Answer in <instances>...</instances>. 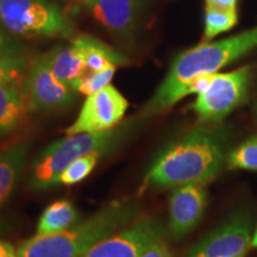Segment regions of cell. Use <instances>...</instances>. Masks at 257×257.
<instances>
[{
    "label": "cell",
    "instance_id": "19",
    "mask_svg": "<svg viewBox=\"0 0 257 257\" xmlns=\"http://www.w3.org/2000/svg\"><path fill=\"white\" fill-rule=\"evenodd\" d=\"M236 11H221V10L206 8L205 32L202 41L207 42L221 32L229 31L236 24Z\"/></svg>",
    "mask_w": 257,
    "mask_h": 257
},
{
    "label": "cell",
    "instance_id": "4",
    "mask_svg": "<svg viewBox=\"0 0 257 257\" xmlns=\"http://www.w3.org/2000/svg\"><path fill=\"white\" fill-rule=\"evenodd\" d=\"M121 130L111 128L99 134H76L48 146L35 160L28 185L32 191H43L57 185L67 167L91 153L106 154L119 142Z\"/></svg>",
    "mask_w": 257,
    "mask_h": 257
},
{
    "label": "cell",
    "instance_id": "18",
    "mask_svg": "<svg viewBox=\"0 0 257 257\" xmlns=\"http://www.w3.org/2000/svg\"><path fill=\"white\" fill-rule=\"evenodd\" d=\"M102 154L95 152L91 153L88 155L81 157V159L76 160L72 165L67 167L66 170L59 176L57 179V185H75L78 182L82 181L91 174L92 170L94 169L98 160L100 159Z\"/></svg>",
    "mask_w": 257,
    "mask_h": 257
},
{
    "label": "cell",
    "instance_id": "2",
    "mask_svg": "<svg viewBox=\"0 0 257 257\" xmlns=\"http://www.w3.org/2000/svg\"><path fill=\"white\" fill-rule=\"evenodd\" d=\"M257 46V28L216 43L201 44L176 57L170 70L143 111L153 117L168 110L186 96V87L193 79L214 74L225 64L237 60Z\"/></svg>",
    "mask_w": 257,
    "mask_h": 257
},
{
    "label": "cell",
    "instance_id": "3",
    "mask_svg": "<svg viewBox=\"0 0 257 257\" xmlns=\"http://www.w3.org/2000/svg\"><path fill=\"white\" fill-rule=\"evenodd\" d=\"M137 208L130 200L113 201L73 229L53 234H37L25 240L18 257H82L93 246L133 224Z\"/></svg>",
    "mask_w": 257,
    "mask_h": 257
},
{
    "label": "cell",
    "instance_id": "21",
    "mask_svg": "<svg viewBox=\"0 0 257 257\" xmlns=\"http://www.w3.org/2000/svg\"><path fill=\"white\" fill-rule=\"evenodd\" d=\"M117 67H112L106 70L99 73H92L87 70L85 73V75L82 76L78 85H76L75 91L79 93H82L85 95H92L94 93L101 91L102 88H105L106 86H108V83L111 82L112 78H113V74L115 72Z\"/></svg>",
    "mask_w": 257,
    "mask_h": 257
},
{
    "label": "cell",
    "instance_id": "1",
    "mask_svg": "<svg viewBox=\"0 0 257 257\" xmlns=\"http://www.w3.org/2000/svg\"><path fill=\"white\" fill-rule=\"evenodd\" d=\"M226 161L223 141L216 131L199 126L169 146L148 170V187L204 185L219 174Z\"/></svg>",
    "mask_w": 257,
    "mask_h": 257
},
{
    "label": "cell",
    "instance_id": "10",
    "mask_svg": "<svg viewBox=\"0 0 257 257\" xmlns=\"http://www.w3.org/2000/svg\"><path fill=\"white\" fill-rule=\"evenodd\" d=\"M162 227L155 219H138L119 233L108 237L82 257H141L144 250L157 237Z\"/></svg>",
    "mask_w": 257,
    "mask_h": 257
},
{
    "label": "cell",
    "instance_id": "17",
    "mask_svg": "<svg viewBox=\"0 0 257 257\" xmlns=\"http://www.w3.org/2000/svg\"><path fill=\"white\" fill-rule=\"evenodd\" d=\"M79 221V213L68 200H59L44 210L38 220L37 234L60 233Z\"/></svg>",
    "mask_w": 257,
    "mask_h": 257
},
{
    "label": "cell",
    "instance_id": "25",
    "mask_svg": "<svg viewBox=\"0 0 257 257\" xmlns=\"http://www.w3.org/2000/svg\"><path fill=\"white\" fill-rule=\"evenodd\" d=\"M237 0H206V8L221 10V11H236Z\"/></svg>",
    "mask_w": 257,
    "mask_h": 257
},
{
    "label": "cell",
    "instance_id": "15",
    "mask_svg": "<svg viewBox=\"0 0 257 257\" xmlns=\"http://www.w3.org/2000/svg\"><path fill=\"white\" fill-rule=\"evenodd\" d=\"M27 154L24 144H14L0 150V207L11 195L21 178Z\"/></svg>",
    "mask_w": 257,
    "mask_h": 257
},
{
    "label": "cell",
    "instance_id": "14",
    "mask_svg": "<svg viewBox=\"0 0 257 257\" xmlns=\"http://www.w3.org/2000/svg\"><path fill=\"white\" fill-rule=\"evenodd\" d=\"M19 82H0V134H9L19 126L28 108Z\"/></svg>",
    "mask_w": 257,
    "mask_h": 257
},
{
    "label": "cell",
    "instance_id": "16",
    "mask_svg": "<svg viewBox=\"0 0 257 257\" xmlns=\"http://www.w3.org/2000/svg\"><path fill=\"white\" fill-rule=\"evenodd\" d=\"M93 15L104 27L114 31L126 30L133 23L131 0H85Z\"/></svg>",
    "mask_w": 257,
    "mask_h": 257
},
{
    "label": "cell",
    "instance_id": "20",
    "mask_svg": "<svg viewBox=\"0 0 257 257\" xmlns=\"http://www.w3.org/2000/svg\"><path fill=\"white\" fill-rule=\"evenodd\" d=\"M229 165L231 168L257 170V135L230 154Z\"/></svg>",
    "mask_w": 257,
    "mask_h": 257
},
{
    "label": "cell",
    "instance_id": "12",
    "mask_svg": "<svg viewBox=\"0 0 257 257\" xmlns=\"http://www.w3.org/2000/svg\"><path fill=\"white\" fill-rule=\"evenodd\" d=\"M51 72L55 78L70 89L75 91L76 85L87 72L85 61L75 47H60L46 54Z\"/></svg>",
    "mask_w": 257,
    "mask_h": 257
},
{
    "label": "cell",
    "instance_id": "26",
    "mask_svg": "<svg viewBox=\"0 0 257 257\" xmlns=\"http://www.w3.org/2000/svg\"><path fill=\"white\" fill-rule=\"evenodd\" d=\"M17 256V251H16L14 245L8 242L0 239V257H15Z\"/></svg>",
    "mask_w": 257,
    "mask_h": 257
},
{
    "label": "cell",
    "instance_id": "23",
    "mask_svg": "<svg viewBox=\"0 0 257 257\" xmlns=\"http://www.w3.org/2000/svg\"><path fill=\"white\" fill-rule=\"evenodd\" d=\"M141 257H174L169 246L167 245L166 240L162 238V236L157 237L152 243L148 245V248L144 250Z\"/></svg>",
    "mask_w": 257,
    "mask_h": 257
},
{
    "label": "cell",
    "instance_id": "24",
    "mask_svg": "<svg viewBox=\"0 0 257 257\" xmlns=\"http://www.w3.org/2000/svg\"><path fill=\"white\" fill-rule=\"evenodd\" d=\"M14 55H19V48L5 34V31L0 29V57Z\"/></svg>",
    "mask_w": 257,
    "mask_h": 257
},
{
    "label": "cell",
    "instance_id": "6",
    "mask_svg": "<svg viewBox=\"0 0 257 257\" xmlns=\"http://www.w3.org/2000/svg\"><path fill=\"white\" fill-rule=\"evenodd\" d=\"M249 79V67L227 74H214L211 85L199 94L193 108L201 120H221L245 99Z\"/></svg>",
    "mask_w": 257,
    "mask_h": 257
},
{
    "label": "cell",
    "instance_id": "28",
    "mask_svg": "<svg viewBox=\"0 0 257 257\" xmlns=\"http://www.w3.org/2000/svg\"><path fill=\"white\" fill-rule=\"evenodd\" d=\"M15 257H18V255H17V256H15Z\"/></svg>",
    "mask_w": 257,
    "mask_h": 257
},
{
    "label": "cell",
    "instance_id": "27",
    "mask_svg": "<svg viewBox=\"0 0 257 257\" xmlns=\"http://www.w3.org/2000/svg\"><path fill=\"white\" fill-rule=\"evenodd\" d=\"M251 246L252 248H257V226H256L255 233H253V236L251 238Z\"/></svg>",
    "mask_w": 257,
    "mask_h": 257
},
{
    "label": "cell",
    "instance_id": "9",
    "mask_svg": "<svg viewBox=\"0 0 257 257\" xmlns=\"http://www.w3.org/2000/svg\"><path fill=\"white\" fill-rule=\"evenodd\" d=\"M251 238L248 219L236 216L195 244L188 257H244Z\"/></svg>",
    "mask_w": 257,
    "mask_h": 257
},
{
    "label": "cell",
    "instance_id": "8",
    "mask_svg": "<svg viewBox=\"0 0 257 257\" xmlns=\"http://www.w3.org/2000/svg\"><path fill=\"white\" fill-rule=\"evenodd\" d=\"M127 101L120 92L108 85L86 99L78 119L66 128L67 136L76 134H99L114 128L123 119Z\"/></svg>",
    "mask_w": 257,
    "mask_h": 257
},
{
    "label": "cell",
    "instance_id": "22",
    "mask_svg": "<svg viewBox=\"0 0 257 257\" xmlns=\"http://www.w3.org/2000/svg\"><path fill=\"white\" fill-rule=\"evenodd\" d=\"M27 69V59L22 55L0 57V82H19Z\"/></svg>",
    "mask_w": 257,
    "mask_h": 257
},
{
    "label": "cell",
    "instance_id": "5",
    "mask_svg": "<svg viewBox=\"0 0 257 257\" xmlns=\"http://www.w3.org/2000/svg\"><path fill=\"white\" fill-rule=\"evenodd\" d=\"M0 23L17 36H70L73 24L50 0H0Z\"/></svg>",
    "mask_w": 257,
    "mask_h": 257
},
{
    "label": "cell",
    "instance_id": "11",
    "mask_svg": "<svg viewBox=\"0 0 257 257\" xmlns=\"http://www.w3.org/2000/svg\"><path fill=\"white\" fill-rule=\"evenodd\" d=\"M207 194L200 184L179 186L169 200V231L180 238L197 226L205 212Z\"/></svg>",
    "mask_w": 257,
    "mask_h": 257
},
{
    "label": "cell",
    "instance_id": "7",
    "mask_svg": "<svg viewBox=\"0 0 257 257\" xmlns=\"http://www.w3.org/2000/svg\"><path fill=\"white\" fill-rule=\"evenodd\" d=\"M23 91L29 111H55L67 107L75 100V92L62 85L51 72L44 55L30 64Z\"/></svg>",
    "mask_w": 257,
    "mask_h": 257
},
{
    "label": "cell",
    "instance_id": "13",
    "mask_svg": "<svg viewBox=\"0 0 257 257\" xmlns=\"http://www.w3.org/2000/svg\"><path fill=\"white\" fill-rule=\"evenodd\" d=\"M73 46L85 61L86 68L92 73L102 72L112 67H117V64L127 62L123 56L94 37L86 35L75 37L73 40Z\"/></svg>",
    "mask_w": 257,
    "mask_h": 257
}]
</instances>
